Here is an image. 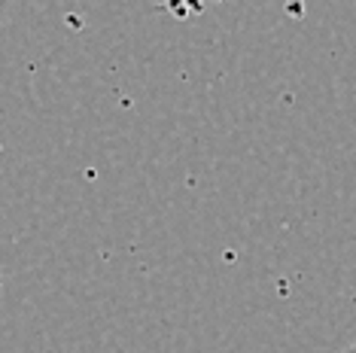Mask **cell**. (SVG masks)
I'll return each instance as SVG.
<instances>
[{
  "mask_svg": "<svg viewBox=\"0 0 356 353\" xmlns=\"http://www.w3.org/2000/svg\"><path fill=\"white\" fill-rule=\"evenodd\" d=\"M3 13H6V3H3V0H0V19H3Z\"/></svg>",
  "mask_w": 356,
  "mask_h": 353,
  "instance_id": "cell-1",
  "label": "cell"
}]
</instances>
